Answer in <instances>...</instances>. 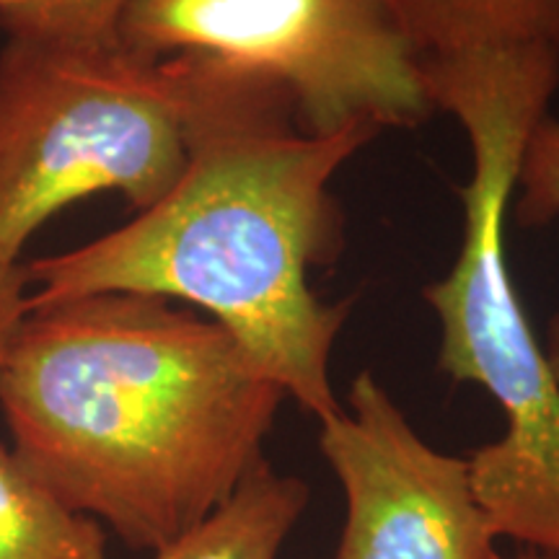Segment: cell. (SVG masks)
Listing matches in <instances>:
<instances>
[{
  "label": "cell",
  "mask_w": 559,
  "mask_h": 559,
  "mask_svg": "<svg viewBox=\"0 0 559 559\" xmlns=\"http://www.w3.org/2000/svg\"><path fill=\"white\" fill-rule=\"evenodd\" d=\"M187 55L192 111L177 185L122 228L24 264L32 300L145 293L198 306L326 423L342 412L330 366L353 300L324 304L309 270L330 264L342 241L330 181L379 128L309 135L272 75Z\"/></svg>",
  "instance_id": "obj_1"
},
{
  "label": "cell",
  "mask_w": 559,
  "mask_h": 559,
  "mask_svg": "<svg viewBox=\"0 0 559 559\" xmlns=\"http://www.w3.org/2000/svg\"><path fill=\"white\" fill-rule=\"evenodd\" d=\"M285 400L218 321L145 293L32 300L0 366L16 459L138 551L230 498Z\"/></svg>",
  "instance_id": "obj_2"
},
{
  "label": "cell",
  "mask_w": 559,
  "mask_h": 559,
  "mask_svg": "<svg viewBox=\"0 0 559 559\" xmlns=\"http://www.w3.org/2000/svg\"><path fill=\"white\" fill-rule=\"evenodd\" d=\"M430 104L456 117L474 169L461 187L464 243L451 272L425 285L438 317V368L479 383L506 432L469 456L472 485L498 536L559 559V381L515 290L506 213L523 145L549 115L559 50L521 45L419 62Z\"/></svg>",
  "instance_id": "obj_3"
},
{
  "label": "cell",
  "mask_w": 559,
  "mask_h": 559,
  "mask_svg": "<svg viewBox=\"0 0 559 559\" xmlns=\"http://www.w3.org/2000/svg\"><path fill=\"white\" fill-rule=\"evenodd\" d=\"M192 58L5 37L0 47V267L52 215L99 192L148 210L187 164Z\"/></svg>",
  "instance_id": "obj_4"
},
{
  "label": "cell",
  "mask_w": 559,
  "mask_h": 559,
  "mask_svg": "<svg viewBox=\"0 0 559 559\" xmlns=\"http://www.w3.org/2000/svg\"><path fill=\"white\" fill-rule=\"evenodd\" d=\"M120 41L148 58L194 52L288 88L298 128H415L430 117L419 62L381 0H132Z\"/></svg>",
  "instance_id": "obj_5"
},
{
  "label": "cell",
  "mask_w": 559,
  "mask_h": 559,
  "mask_svg": "<svg viewBox=\"0 0 559 559\" xmlns=\"http://www.w3.org/2000/svg\"><path fill=\"white\" fill-rule=\"evenodd\" d=\"M347 407L319 423V449L347 500L334 559H506L469 459L419 438L370 370L353 379Z\"/></svg>",
  "instance_id": "obj_6"
},
{
  "label": "cell",
  "mask_w": 559,
  "mask_h": 559,
  "mask_svg": "<svg viewBox=\"0 0 559 559\" xmlns=\"http://www.w3.org/2000/svg\"><path fill=\"white\" fill-rule=\"evenodd\" d=\"M417 62L500 47L559 50V0H381Z\"/></svg>",
  "instance_id": "obj_7"
},
{
  "label": "cell",
  "mask_w": 559,
  "mask_h": 559,
  "mask_svg": "<svg viewBox=\"0 0 559 559\" xmlns=\"http://www.w3.org/2000/svg\"><path fill=\"white\" fill-rule=\"evenodd\" d=\"M309 485L280 474L267 459L251 469L213 513L151 559H277L309 506Z\"/></svg>",
  "instance_id": "obj_8"
},
{
  "label": "cell",
  "mask_w": 559,
  "mask_h": 559,
  "mask_svg": "<svg viewBox=\"0 0 559 559\" xmlns=\"http://www.w3.org/2000/svg\"><path fill=\"white\" fill-rule=\"evenodd\" d=\"M0 559H109L102 523L55 498L3 443Z\"/></svg>",
  "instance_id": "obj_9"
},
{
  "label": "cell",
  "mask_w": 559,
  "mask_h": 559,
  "mask_svg": "<svg viewBox=\"0 0 559 559\" xmlns=\"http://www.w3.org/2000/svg\"><path fill=\"white\" fill-rule=\"evenodd\" d=\"M132 0H0L5 37L102 45L120 39V21Z\"/></svg>",
  "instance_id": "obj_10"
},
{
  "label": "cell",
  "mask_w": 559,
  "mask_h": 559,
  "mask_svg": "<svg viewBox=\"0 0 559 559\" xmlns=\"http://www.w3.org/2000/svg\"><path fill=\"white\" fill-rule=\"evenodd\" d=\"M513 192L515 221L526 228L547 226L559 218V120L544 115L523 145ZM544 353L559 381V313L549 321Z\"/></svg>",
  "instance_id": "obj_11"
},
{
  "label": "cell",
  "mask_w": 559,
  "mask_h": 559,
  "mask_svg": "<svg viewBox=\"0 0 559 559\" xmlns=\"http://www.w3.org/2000/svg\"><path fill=\"white\" fill-rule=\"evenodd\" d=\"M32 309V283L26 267H0V366L16 337L21 321Z\"/></svg>",
  "instance_id": "obj_12"
},
{
  "label": "cell",
  "mask_w": 559,
  "mask_h": 559,
  "mask_svg": "<svg viewBox=\"0 0 559 559\" xmlns=\"http://www.w3.org/2000/svg\"><path fill=\"white\" fill-rule=\"evenodd\" d=\"M515 559H551V557H544V555H539V551L526 549V551H523V555H519Z\"/></svg>",
  "instance_id": "obj_13"
}]
</instances>
